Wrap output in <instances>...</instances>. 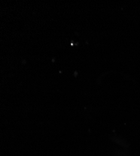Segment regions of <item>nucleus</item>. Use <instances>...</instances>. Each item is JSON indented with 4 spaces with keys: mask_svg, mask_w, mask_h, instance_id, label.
I'll list each match as a JSON object with an SVG mask.
<instances>
[]
</instances>
